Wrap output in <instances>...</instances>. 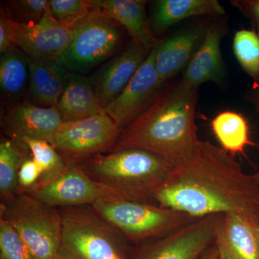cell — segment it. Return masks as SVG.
<instances>
[{
    "label": "cell",
    "mask_w": 259,
    "mask_h": 259,
    "mask_svg": "<svg viewBox=\"0 0 259 259\" xmlns=\"http://www.w3.org/2000/svg\"><path fill=\"white\" fill-rule=\"evenodd\" d=\"M156 202L194 218L236 214L259 226V186L234 156L207 141L175 166L158 191Z\"/></svg>",
    "instance_id": "cell-1"
},
{
    "label": "cell",
    "mask_w": 259,
    "mask_h": 259,
    "mask_svg": "<svg viewBox=\"0 0 259 259\" xmlns=\"http://www.w3.org/2000/svg\"><path fill=\"white\" fill-rule=\"evenodd\" d=\"M199 88L183 81L164 84L151 105L121 131L110 152L141 149L159 155L174 167L193 156L199 140L195 123Z\"/></svg>",
    "instance_id": "cell-2"
},
{
    "label": "cell",
    "mask_w": 259,
    "mask_h": 259,
    "mask_svg": "<svg viewBox=\"0 0 259 259\" xmlns=\"http://www.w3.org/2000/svg\"><path fill=\"white\" fill-rule=\"evenodd\" d=\"M76 165L120 199L156 204V194L174 168L159 155L134 148L100 153Z\"/></svg>",
    "instance_id": "cell-3"
},
{
    "label": "cell",
    "mask_w": 259,
    "mask_h": 259,
    "mask_svg": "<svg viewBox=\"0 0 259 259\" xmlns=\"http://www.w3.org/2000/svg\"><path fill=\"white\" fill-rule=\"evenodd\" d=\"M59 211L63 259H131L134 245L91 206Z\"/></svg>",
    "instance_id": "cell-4"
},
{
    "label": "cell",
    "mask_w": 259,
    "mask_h": 259,
    "mask_svg": "<svg viewBox=\"0 0 259 259\" xmlns=\"http://www.w3.org/2000/svg\"><path fill=\"white\" fill-rule=\"evenodd\" d=\"M0 218L13 227L37 259H63L59 209L20 191L1 202Z\"/></svg>",
    "instance_id": "cell-5"
},
{
    "label": "cell",
    "mask_w": 259,
    "mask_h": 259,
    "mask_svg": "<svg viewBox=\"0 0 259 259\" xmlns=\"http://www.w3.org/2000/svg\"><path fill=\"white\" fill-rule=\"evenodd\" d=\"M91 207L133 245L166 236L199 218L158 204L120 198L100 199Z\"/></svg>",
    "instance_id": "cell-6"
},
{
    "label": "cell",
    "mask_w": 259,
    "mask_h": 259,
    "mask_svg": "<svg viewBox=\"0 0 259 259\" xmlns=\"http://www.w3.org/2000/svg\"><path fill=\"white\" fill-rule=\"evenodd\" d=\"M120 26L97 5L93 11L73 28L72 38L59 59L61 64L75 73L88 71L100 64L120 44Z\"/></svg>",
    "instance_id": "cell-7"
},
{
    "label": "cell",
    "mask_w": 259,
    "mask_h": 259,
    "mask_svg": "<svg viewBox=\"0 0 259 259\" xmlns=\"http://www.w3.org/2000/svg\"><path fill=\"white\" fill-rule=\"evenodd\" d=\"M121 131L105 112L83 120L63 122L51 144L66 163L78 164L95 155L110 152Z\"/></svg>",
    "instance_id": "cell-8"
},
{
    "label": "cell",
    "mask_w": 259,
    "mask_h": 259,
    "mask_svg": "<svg viewBox=\"0 0 259 259\" xmlns=\"http://www.w3.org/2000/svg\"><path fill=\"white\" fill-rule=\"evenodd\" d=\"M223 214L199 218L166 236L134 245L131 259H199L214 244Z\"/></svg>",
    "instance_id": "cell-9"
},
{
    "label": "cell",
    "mask_w": 259,
    "mask_h": 259,
    "mask_svg": "<svg viewBox=\"0 0 259 259\" xmlns=\"http://www.w3.org/2000/svg\"><path fill=\"white\" fill-rule=\"evenodd\" d=\"M23 192L56 208L91 206L100 199L120 198L73 163H67L66 168L58 176L37 183Z\"/></svg>",
    "instance_id": "cell-10"
},
{
    "label": "cell",
    "mask_w": 259,
    "mask_h": 259,
    "mask_svg": "<svg viewBox=\"0 0 259 259\" xmlns=\"http://www.w3.org/2000/svg\"><path fill=\"white\" fill-rule=\"evenodd\" d=\"M156 46L128 84L105 108V112L122 131L148 108L164 86L155 66Z\"/></svg>",
    "instance_id": "cell-11"
},
{
    "label": "cell",
    "mask_w": 259,
    "mask_h": 259,
    "mask_svg": "<svg viewBox=\"0 0 259 259\" xmlns=\"http://www.w3.org/2000/svg\"><path fill=\"white\" fill-rule=\"evenodd\" d=\"M73 28L63 25L47 10L37 23L18 24L15 46L30 59H60L72 38Z\"/></svg>",
    "instance_id": "cell-12"
},
{
    "label": "cell",
    "mask_w": 259,
    "mask_h": 259,
    "mask_svg": "<svg viewBox=\"0 0 259 259\" xmlns=\"http://www.w3.org/2000/svg\"><path fill=\"white\" fill-rule=\"evenodd\" d=\"M223 17L215 18L207 27L202 44L194 54L182 81L192 88L207 81L223 85L226 79V66L221 54V44L227 32Z\"/></svg>",
    "instance_id": "cell-13"
},
{
    "label": "cell",
    "mask_w": 259,
    "mask_h": 259,
    "mask_svg": "<svg viewBox=\"0 0 259 259\" xmlns=\"http://www.w3.org/2000/svg\"><path fill=\"white\" fill-rule=\"evenodd\" d=\"M64 122L57 107H40L23 102L5 115L3 128L10 139L21 142L23 138L51 143Z\"/></svg>",
    "instance_id": "cell-14"
},
{
    "label": "cell",
    "mask_w": 259,
    "mask_h": 259,
    "mask_svg": "<svg viewBox=\"0 0 259 259\" xmlns=\"http://www.w3.org/2000/svg\"><path fill=\"white\" fill-rule=\"evenodd\" d=\"M151 51L141 42L132 40L122 54L103 68L93 83L105 110L123 91Z\"/></svg>",
    "instance_id": "cell-15"
},
{
    "label": "cell",
    "mask_w": 259,
    "mask_h": 259,
    "mask_svg": "<svg viewBox=\"0 0 259 259\" xmlns=\"http://www.w3.org/2000/svg\"><path fill=\"white\" fill-rule=\"evenodd\" d=\"M214 245L220 259H259V226L236 214H223Z\"/></svg>",
    "instance_id": "cell-16"
},
{
    "label": "cell",
    "mask_w": 259,
    "mask_h": 259,
    "mask_svg": "<svg viewBox=\"0 0 259 259\" xmlns=\"http://www.w3.org/2000/svg\"><path fill=\"white\" fill-rule=\"evenodd\" d=\"M206 29L207 27L199 24L156 44L155 66L163 83L187 66L202 44Z\"/></svg>",
    "instance_id": "cell-17"
},
{
    "label": "cell",
    "mask_w": 259,
    "mask_h": 259,
    "mask_svg": "<svg viewBox=\"0 0 259 259\" xmlns=\"http://www.w3.org/2000/svg\"><path fill=\"white\" fill-rule=\"evenodd\" d=\"M57 107L64 122L83 120L105 112L93 80L75 72L67 73Z\"/></svg>",
    "instance_id": "cell-18"
},
{
    "label": "cell",
    "mask_w": 259,
    "mask_h": 259,
    "mask_svg": "<svg viewBox=\"0 0 259 259\" xmlns=\"http://www.w3.org/2000/svg\"><path fill=\"white\" fill-rule=\"evenodd\" d=\"M97 5L128 32L132 40L149 50L158 44L146 18V1L143 0H97Z\"/></svg>",
    "instance_id": "cell-19"
},
{
    "label": "cell",
    "mask_w": 259,
    "mask_h": 259,
    "mask_svg": "<svg viewBox=\"0 0 259 259\" xmlns=\"http://www.w3.org/2000/svg\"><path fill=\"white\" fill-rule=\"evenodd\" d=\"M226 10L218 0H159L155 3L152 27L162 33L172 25L191 17L210 15L220 18Z\"/></svg>",
    "instance_id": "cell-20"
},
{
    "label": "cell",
    "mask_w": 259,
    "mask_h": 259,
    "mask_svg": "<svg viewBox=\"0 0 259 259\" xmlns=\"http://www.w3.org/2000/svg\"><path fill=\"white\" fill-rule=\"evenodd\" d=\"M29 67L32 96L48 106L57 107L64 90L67 70L59 59L29 58Z\"/></svg>",
    "instance_id": "cell-21"
},
{
    "label": "cell",
    "mask_w": 259,
    "mask_h": 259,
    "mask_svg": "<svg viewBox=\"0 0 259 259\" xmlns=\"http://www.w3.org/2000/svg\"><path fill=\"white\" fill-rule=\"evenodd\" d=\"M211 127L221 148L234 156L244 153L245 148L253 145L249 138V126L241 113L224 111L211 121Z\"/></svg>",
    "instance_id": "cell-22"
},
{
    "label": "cell",
    "mask_w": 259,
    "mask_h": 259,
    "mask_svg": "<svg viewBox=\"0 0 259 259\" xmlns=\"http://www.w3.org/2000/svg\"><path fill=\"white\" fill-rule=\"evenodd\" d=\"M29 149L22 142L2 139L0 143V195L1 202L20 191L18 173L22 163L28 158Z\"/></svg>",
    "instance_id": "cell-23"
},
{
    "label": "cell",
    "mask_w": 259,
    "mask_h": 259,
    "mask_svg": "<svg viewBox=\"0 0 259 259\" xmlns=\"http://www.w3.org/2000/svg\"><path fill=\"white\" fill-rule=\"evenodd\" d=\"M30 79L29 58L17 47L1 54L0 88L8 97L20 95Z\"/></svg>",
    "instance_id": "cell-24"
},
{
    "label": "cell",
    "mask_w": 259,
    "mask_h": 259,
    "mask_svg": "<svg viewBox=\"0 0 259 259\" xmlns=\"http://www.w3.org/2000/svg\"><path fill=\"white\" fill-rule=\"evenodd\" d=\"M233 49L237 61L259 89V36L254 30H239L233 40Z\"/></svg>",
    "instance_id": "cell-25"
},
{
    "label": "cell",
    "mask_w": 259,
    "mask_h": 259,
    "mask_svg": "<svg viewBox=\"0 0 259 259\" xmlns=\"http://www.w3.org/2000/svg\"><path fill=\"white\" fill-rule=\"evenodd\" d=\"M21 142L28 148L32 158L41 169V177L37 183L54 178L67 166L60 153L48 141L23 138Z\"/></svg>",
    "instance_id": "cell-26"
},
{
    "label": "cell",
    "mask_w": 259,
    "mask_h": 259,
    "mask_svg": "<svg viewBox=\"0 0 259 259\" xmlns=\"http://www.w3.org/2000/svg\"><path fill=\"white\" fill-rule=\"evenodd\" d=\"M97 8L95 1L89 0H51V14L63 25L73 28Z\"/></svg>",
    "instance_id": "cell-27"
},
{
    "label": "cell",
    "mask_w": 259,
    "mask_h": 259,
    "mask_svg": "<svg viewBox=\"0 0 259 259\" xmlns=\"http://www.w3.org/2000/svg\"><path fill=\"white\" fill-rule=\"evenodd\" d=\"M0 256L5 259H37L13 227L0 218Z\"/></svg>",
    "instance_id": "cell-28"
},
{
    "label": "cell",
    "mask_w": 259,
    "mask_h": 259,
    "mask_svg": "<svg viewBox=\"0 0 259 259\" xmlns=\"http://www.w3.org/2000/svg\"><path fill=\"white\" fill-rule=\"evenodd\" d=\"M49 3L47 0H15L8 2L6 8L18 23L35 24L44 18Z\"/></svg>",
    "instance_id": "cell-29"
},
{
    "label": "cell",
    "mask_w": 259,
    "mask_h": 259,
    "mask_svg": "<svg viewBox=\"0 0 259 259\" xmlns=\"http://www.w3.org/2000/svg\"><path fill=\"white\" fill-rule=\"evenodd\" d=\"M18 22L12 18L6 8H1L0 14V53L3 54L15 47Z\"/></svg>",
    "instance_id": "cell-30"
},
{
    "label": "cell",
    "mask_w": 259,
    "mask_h": 259,
    "mask_svg": "<svg viewBox=\"0 0 259 259\" xmlns=\"http://www.w3.org/2000/svg\"><path fill=\"white\" fill-rule=\"evenodd\" d=\"M41 175V169L33 158L25 159L18 173L19 192L30 190L39 182Z\"/></svg>",
    "instance_id": "cell-31"
},
{
    "label": "cell",
    "mask_w": 259,
    "mask_h": 259,
    "mask_svg": "<svg viewBox=\"0 0 259 259\" xmlns=\"http://www.w3.org/2000/svg\"><path fill=\"white\" fill-rule=\"evenodd\" d=\"M231 3L249 19L259 36V0H232Z\"/></svg>",
    "instance_id": "cell-32"
},
{
    "label": "cell",
    "mask_w": 259,
    "mask_h": 259,
    "mask_svg": "<svg viewBox=\"0 0 259 259\" xmlns=\"http://www.w3.org/2000/svg\"><path fill=\"white\" fill-rule=\"evenodd\" d=\"M199 259H220L218 255L217 249L214 244L209 248L208 249L204 252V254L202 255Z\"/></svg>",
    "instance_id": "cell-33"
},
{
    "label": "cell",
    "mask_w": 259,
    "mask_h": 259,
    "mask_svg": "<svg viewBox=\"0 0 259 259\" xmlns=\"http://www.w3.org/2000/svg\"><path fill=\"white\" fill-rule=\"evenodd\" d=\"M252 102H253V105H254L259 115V89L257 90L256 93L253 94V96L252 97Z\"/></svg>",
    "instance_id": "cell-34"
},
{
    "label": "cell",
    "mask_w": 259,
    "mask_h": 259,
    "mask_svg": "<svg viewBox=\"0 0 259 259\" xmlns=\"http://www.w3.org/2000/svg\"><path fill=\"white\" fill-rule=\"evenodd\" d=\"M253 177H254V180L255 182H256L257 185L259 186V170L255 175H253Z\"/></svg>",
    "instance_id": "cell-35"
},
{
    "label": "cell",
    "mask_w": 259,
    "mask_h": 259,
    "mask_svg": "<svg viewBox=\"0 0 259 259\" xmlns=\"http://www.w3.org/2000/svg\"><path fill=\"white\" fill-rule=\"evenodd\" d=\"M0 259H5L4 258H3V257L0 256Z\"/></svg>",
    "instance_id": "cell-36"
}]
</instances>
